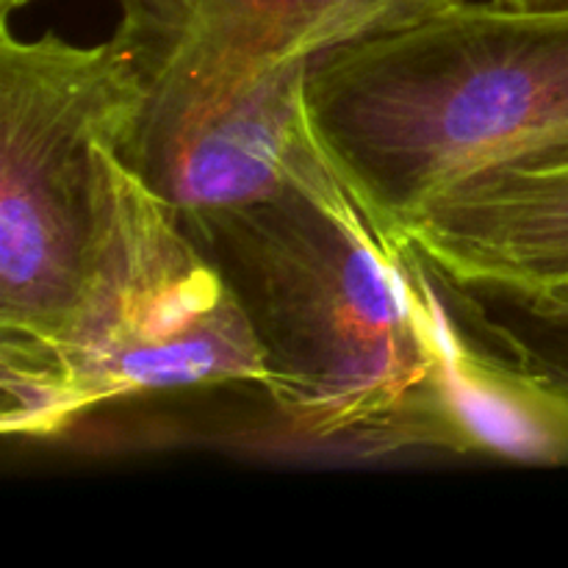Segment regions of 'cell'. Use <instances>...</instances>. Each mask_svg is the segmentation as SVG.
Instances as JSON below:
<instances>
[{
	"label": "cell",
	"instance_id": "1",
	"mask_svg": "<svg viewBox=\"0 0 568 568\" xmlns=\"http://www.w3.org/2000/svg\"><path fill=\"white\" fill-rule=\"evenodd\" d=\"M183 227L247 316L261 392L297 436L416 449L433 347L408 244L372 225L311 125L286 186Z\"/></svg>",
	"mask_w": 568,
	"mask_h": 568
},
{
	"label": "cell",
	"instance_id": "2",
	"mask_svg": "<svg viewBox=\"0 0 568 568\" xmlns=\"http://www.w3.org/2000/svg\"><path fill=\"white\" fill-rule=\"evenodd\" d=\"M305 114L372 225L503 166L568 155V9L469 3L320 55Z\"/></svg>",
	"mask_w": 568,
	"mask_h": 568
},
{
	"label": "cell",
	"instance_id": "3",
	"mask_svg": "<svg viewBox=\"0 0 568 568\" xmlns=\"http://www.w3.org/2000/svg\"><path fill=\"white\" fill-rule=\"evenodd\" d=\"M133 75L114 42L0 26V375L48 358L87 308L120 214Z\"/></svg>",
	"mask_w": 568,
	"mask_h": 568
},
{
	"label": "cell",
	"instance_id": "4",
	"mask_svg": "<svg viewBox=\"0 0 568 568\" xmlns=\"http://www.w3.org/2000/svg\"><path fill=\"white\" fill-rule=\"evenodd\" d=\"M233 383H264L253 327L211 255L125 166L92 297L48 358L0 375V430L53 438L114 399Z\"/></svg>",
	"mask_w": 568,
	"mask_h": 568
},
{
	"label": "cell",
	"instance_id": "5",
	"mask_svg": "<svg viewBox=\"0 0 568 568\" xmlns=\"http://www.w3.org/2000/svg\"><path fill=\"white\" fill-rule=\"evenodd\" d=\"M133 98L116 155L181 222L255 203L286 186L308 133L311 64L203 44L128 48Z\"/></svg>",
	"mask_w": 568,
	"mask_h": 568
},
{
	"label": "cell",
	"instance_id": "6",
	"mask_svg": "<svg viewBox=\"0 0 568 568\" xmlns=\"http://www.w3.org/2000/svg\"><path fill=\"white\" fill-rule=\"evenodd\" d=\"M458 292L521 303L568 283V155L458 183L399 231Z\"/></svg>",
	"mask_w": 568,
	"mask_h": 568
},
{
	"label": "cell",
	"instance_id": "7",
	"mask_svg": "<svg viewBox=\"0 0 568 568\" xmlns=\"http://www.w3.org/2000/svg\"><path fill=\"white\" fill-rule=\"evenodd\" d=\"M408 244V242H405ZM433 347L416 449L568 466V392L488 342L408 244Z\"/></svg>",
	"mask_w": 568,
	"mask_h": 568
},
{
	"label": "cell",
	"instance_id": "8",
	"mask_svg": "<svg viewBox=\"0 0 568 568\" xmlns=\"http://www.w3.org/2000/svg\"><path fill=\"white\" fill-rule=\"evenodd\" d=\"M458 0H116L128 48L203 44L244 59L314 64Z\"/></svg>",
	"mask_w": 568,
	"mask_h": 568
},
{
	"label": "cell",
	"instance_id": "9",
	"mask_svg": "<svg viewBox=\"0 0 568 568\" xmlns=\"http://www.w3.org/2000/svg\"><path fill=\"white\" fill-rule=\"evenodd\" d=\"M455 305L460 308L464 320L475 331H480L488 342L503 347L505 353L514 355L519 364L530 366L538 375L549 377L555 386L568 392V336L566 333L549 331V327L536 325L525 320L516 311L505 305L488 303V300L471 297V294L458 292L447 283Z\"/></svg>",
	"mask_w": 568,
	"mask_h": 568
},
{
	"label": "cell",
	"instance_id": "10",
	"mask_svg": "<svg viewBox=\"0 0 568 568\" xmlns=\"http://www.w3.org/2000/svg\"><path fill=\"white\" fill-rule=\"evenodd\" d=\"M488 303H494V300H488ZM497 305H505V308L516 311V314L536 322V325L566 333L568 336V283L566 286L549 288V292L544 294H536V297L530 300H521V303H497Z\"/></svg>",
	"mask_w": 568,
	"mask_h": 568
},
{
	"label": "cell",
	"instance_id": "11",
	"mask_svg": "<svg viewBox=\"0 0 568 568\" xmlns=\"http://www.w3.org/2000/svg\"><path fill=\"white\" fill-rule=\"evenodd\" d=\"M516 9H568V0H499Z\"/></svg>",
	"mask_w": 568,
	"mask_h": 568
},
{
	"label": "cell",
	"instance_id": "12",
	"mask_svg": "<svg viewBox=\"0 0 568 568\" xmlns=\"http://www.w3.org/2000/svg\"><path fill=\"white\" fill-rule=\"evenodd\" d=\"M28 3H33V0H0V14H3L6 20H9L11 11L22 9V6H28Z\"/></svg>",
	"mask_w": 568,
	"mask_h": 568
}]
</instances>
